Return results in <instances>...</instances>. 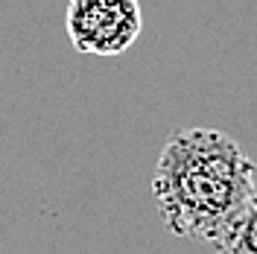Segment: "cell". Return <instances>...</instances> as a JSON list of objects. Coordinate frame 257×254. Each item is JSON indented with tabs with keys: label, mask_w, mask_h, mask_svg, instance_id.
I'll list each match as a JSON object with an SVG mask.
<instances>
[{
	"label": "cell",
	"mask_w": 257,
	"mask_h": 254,
	"mask_svg": "<svg viewBox=\"0 0 257 254\" xmlns=\"http://www.w3.org/2000/svg\"><path fill=\"white\" fill-rule=\"evenodd\" d=\"M254 164L216 129H176L161 149L152 196L170 234L219 245L254 184Z\"/></svg>",
	"instance_id": "1"
},
{
	"label": "cell",
	"mask_w": 257,
	"mask_h": 254,
	"mask_svg": "<svg viewBox=\"0 0 257 254\" xmlns=\"http://www.w3.org/2000/svg\"><path fill=\"white\" fill-rule=\"evenodd\" d=\"M64 27L70 44L88 56H120L144 30L138 0H70Z\"/></svg>",
	"instance_id": "2"
},
{
	"label": "cell",
	"mask_w": 257,
	"mask_h": 254,
	"mask_svg": "<svg viewBox=\"0 0 257 254\" xmlns=\"http://www.w3.org/2000/svg\"><path fill=\"white\" fill-rule=\"evenodd\" d=\"M216 251H228V254H257V175L251 193L242 205V213L237 216L234 228L228 231V237L216 245Z\"/></svg>",
	"instance_id": "3"
}]
</instances>
